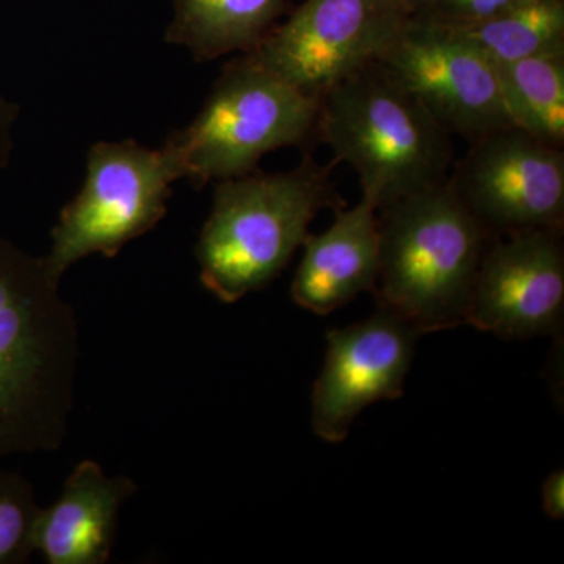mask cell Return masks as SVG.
<instances>
[{
  "instance_id": "21",
  "label": "cell",
  "mask_w": 564,
  "mask_h": 564,
  "mask_svg": "<svg viewBox=\"0 0 564 564\" xmlns=\"http://www.w3.org/2000/svg\"><path fill=\"white\" fill-rule=\"evenodd\" d=\"M406 18H426L436 9L437 0H391Z\"/></svg>"
},
{
  "instance_id": "9",
  "label": "cell",
  "mask_w": 564,
  "mask_h": 564,
  "mask_svg": "<svg viewBox=\"0 0 564 564\" xmlns=\"http://www.w3.org/2000/svg\"><path fill=\"white\" fill-rule=\"evenodd\" d=\"M448 184L492 237L563 231L564 152L516 126L470 144Z\"/></svg>"
},
{
  "instance_id": "15",
  "label": "cell",
  "mask_w": 564,
  "mask_h": 564,
  "mask_svg": "<svg viewBox=\"0 0 564 564\" xmlns=\"http://www.w3.org/2000/svg\"><path fill=\"white\" fill-rule=\"evenodd\" d=\"M440 21V20H437ZM497 66L564 54V0H530L470 22H448Z\"/></svg>"
},
{
  "instance_id": "5",
  "label": "cell",
  "mask_w": 564,
  "mask_h": 564,
  "mask_svg": "<svg viewBox=\"0 0 564 564\" xmlns=\"http://www.w3.org/2000/svg\"><path fill=\"white\" fill-rule=\"evenodd\" d=\"M321 99L304 95L251 55L229 63L198 117L166 141L181 180L196 187L254 172L265 154L318 143Z\"/></svg>"
},
{
  "instance_id": "17",
  "label": "cell",
  "mask_w": 564,
  "mask_h": 564,
  "mask_svg": "<svg viewBox=\"0 0 564 564\" xmlns=\"http://www.w3.org/2000/svg\"><path fill=\"white\" fill-rule=\"evenodd\" d=\"M41 508L32 485L20 474L0 467V564H22L35 551Z\"/></svg>"
},
{
  "instance_id": "1",
  "label": "cell",
  "mask_w": 564,
  "mask_h": 564,
  "mask_svg": "<svg viewBox=\"0 0 564 564\" xmlns=\"http://www.w3.org/2000/svg\"><path fill=\"white\" fill-rule=\"evenodd\" d=\"M58 288L44 258L0 239V462L68 434L79 328Z\"/></svg>"
},
{
  "instance_id": "4",
  "label": "cell",
  "mask_w": 564,
  "mask_h": 564,
  "mask_svg": "<svg viewBox=\"0 0 564 564\" xmlns=\"http://www.w3.org/2000/svg\"><path fill=\"white\" fill-rule=\"evenodd\" d=\"M318 143L350 163L378 210L447 181L454 162L451 133L381 62L322 96Z\"/></svg>"
},
{
  "instance_id": "2",
  "label": "cell",
  "mask_w": 564,
  "mask_h": 564,
  "mask_svg": "<svg viewBox=\"0 0 564 564\" xmlns=\"http://www.w3.org/2000/svg\"><path fill=\"white\" fill-rule=\"evenodd\" d=\"M336 161L321 165L311 152L291 172H254L217 182L214 207L196 258L204 288L237 303L280 276L323 209L345 204L332 180Z\"/></svg>"
},
{
  "instance_id": "11",
  "label": "cell",
  "mask_w": 564,
  "mask_h": 564,
  "mask_svg": "<svg viewBox=\"0 0 564 564\" xmlns=\"http://www.w3.org/2000/svg\"><path fill=\"white\" fill-rule=\"evenodd\" d=\"M419 336L381 306L367 321L328 332L325 364L313 392L314 433L326 443H343L369 404L400 399Z\"/></svg>"
},
{
  "instance_id": "8",
  "label": "cell",
  "mask_w": 564,
  "mask_h": 564,
  "mask_svg": "<svg viewBox=\"0 0 564 564\" xmlns=\"http://www.w3.org/2000/svg\"><path fill=\"white\" fill-rule=\"evenodd\" d=\"M406 20L391 0H306L248 55L321 99L345 77L380 61Z\"/></svg>"
},
{
  "instance_id": "14",
  "label": "cell",
  "mask_w": 564,
  "mask_h": 564,
  "mask_svg": "<svg viewBox=\"0 0 564 564\" xmlns=\"http://www.w3.org/2000/svg\"><path fill=\"white\" fill-rule=\"evenodd\" d=\"M288 0H174L165 40L187 47L198 62L251 54L288 13Z\"/></svg>"
},
{
  "instance_id": "3",
  "label": "cell",
  "mask_w": 564,
  "mask_h": 564,
  "mask_svg": "<svg viewBox=\"0 0 564 564\" xmlns=\"http://www.w3.org/2000/svg\"><path fill=\"white\" fill-rule=\"evenodd\" d=\"M377 306L419 334L466 325L475 276L494 239L448 180L378 210Z\"/></svg>"
},
{
  "instance_id": "19",
  "label": "cell",
  "mask_w": 564,
  "mask_h": 564,
  "mask_svg": "<svg viewBox=\"0 0 564 564\" xmlns=\"http://www.w3.org/2000/svg\"><path fill=\"white\" fill-rule=\"evenodd\" d=\"M18 120L17 104L11 102L9 96L0 85V172L6 169L13 152V132Z\"/></svg>"
},
{
  "instance_id": "6",
  "label": "cell",
  "mask_w": 564,
  "mask_h": 564,
  "mask_svg": "<svg viewBox=\"0 0 564 564\" xmlns=\"http://www.w3.org/2000/svg\"><path fill=\"white\" fill-rule=\"evenodd\" d=\"M181 180L165 147L150 150L133 140L96 143L88 152L79 195L63 207L43 256L57 281L90 254L115 258L121 248L151 231L165 217L172 184Z\"/></svg>"
},
{
  "instance_id": "7",
  "label": "cell",
  "mask_w": 564,
  "mask_h": 564,
  "mask_svg": "<svg viewBox=\"0 0 564 564\" xmlns=\"http://www.w3.org/2000/svg\"><path fill=\"white\" fill-rule=\"evenodd\" d=\"M452 137L467 143L513 126L499 66L448 22L410 18L380 61Z\"/></svg>"
},
{
  "instance_id": "10",
  "label": "cell",
  "mask_w": 564,
  "mask_h": 564,
  "mask_svg": "<svg viewBox=\"0 0 564 564\" xmlns=\"http://www.w3.org/2000/svg\"><path fill=\"white\" fill-rule=\"evenodd\" d=\"M563 231L494 237L475 276L466 323L507 340L562 333Z\"/></svg>"
},
{
  "instance_id": "20",
  "label": "cell",
  "mask_w": 564,
  "mask_h": 564,
  "mask_svg": "<svg viewBox=\"0 0 564 564\" xmlns=\"http://www.w3.org/2000/svg\"><path fill=\"white\" fill-rule=\"evenodd\" d=\"M543 510L554 521L564 518V473L555 470L543 484Z\"/></svg>"
},
{
  "instance_id": "16",
  "label": "cell",
  "mask_w": 564,
  "mask_h": 564,
  "mask_svg": "<svg viewBox=\"0 0 564 564\" xmlns=\"http://www.w3.org/2000/svg\"><path fill=\"white\" fill-rule=\"evenodd\" d=\"M505 109L516 128L547 147H564V54L499 66Z\"/></svg>"
},
{
  "instance_id": "13",
  "label": "cell",
  "mask_w": 564,
  "mask_h": 564,
  "mask_svg": "<svg viewBox=\"0 0 564 564\" xmlns=\"http://www.w3.org/2000/svg\"><path fill=\"white\" fill-rule=\"evenodd\" d=\"M135 492L131 478L109 477L91 459L77 464L57 502L40 510L35 551L50 564H106L122 503Z\"/></svg>"
},
{
  "instance_id": "12",
  "label": "cell",
  "mask_w": 564,
  "mask_h": 564,
  "mask_svg": "<svg viewBox=\"0 0 564 564\" xmlns=\"http://www.w3.org/2000/svg\"><path fill=\"white\" fill-rule=\"evenodd\" d=\"M378 206L364 195L351 209L334 210L336 220L321 236L307 234L292 282V300L317 315L332 314L362 292H373L380 270Z\"/></svg>"
},
{
  "instance_id": "18",
  "label": "cell",
  "mask_w": 564,
  "mask_h": 564,
  "mask_svg": "<svg viewBox=\"0 0 564 564\" xmlns=\"http://www.w3.org/2000/svg\"><path fill=\"white\" fill-rule=\"evenodd\" d=\"M530 0H437L436 9L426 18L444 22H470L513 9Z\"/></svg>"
}]
</instances>
